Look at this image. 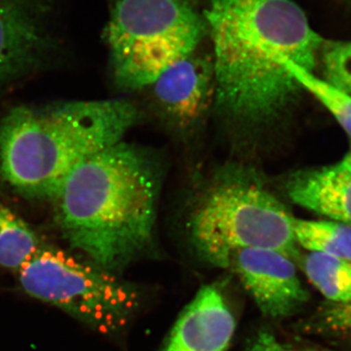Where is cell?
<instances>
[{
    "label": "cell",
    "mask_w": 351,
    "mask_h": 351,
    "mask_svg": "<svg viewBox=\"0 0 351 351\" xmlns=\"http://www.w3.org/2000/svg\"><path fill=\"white\" fill-rule=\"evenodd\" d=\"M205 21L219 112L247 129L276 121L302 89L285 63L313 73L324 39L293 0H211Z\"/></svg>",
    "instance_id": "cell-1"
},
{
    "label": "cell",
    "mask_w": 351,
    "mask_h": 351,
    "mask_svg": "<svg viewBox=\"0 0 351 351\" xmlns=\"http://www.w3.org/2000/svg\"><path fill=\"white\" fill-rule=\"evenodd\" d=\"M50 0H0V84L38 63L49 49Z\"/></svg>",
    "instance_id": "cell-8"
},
{
    "label": "cell",
    "mask_w": 351,
    "mask_h": 351,
    "mask_svg": "<svg viewBox=\"0 0 351 351\" xmlns=\"http://www.w3.org/2000/svg\"><path fill=\"white\" fill-rule=\"evenodd\" d=\"M206 21L186 0H117L106 39L120 86H152L171 64L195 52Z\"/></svg>",
    "instance_id": "cell-5"
},
{
    "label": "cell",
    "mask_w": 351,
    "mask_h": 351,
    "mask_svg": "<svg viewBox=\"0 0 351 351\" xmlns=\"http://www.w3.org/2000/svg\"><path fill=\"white\" fill-rule=\"evenodd\" d=\"M286 191L298 206L351 226V171L341 163L295 173Z\"/></svg>",
    "instance_id": "cell-11"
},
{
    "label": "cell",
    "mask_w": 351,
    "mask_h": 351,
    "mask_svg": "<svg viewBox=\"0 0 351 351\" xmlns=\"http://www.w3.org/2000/svg\"><path fill=\"white\" fill-rule=\"evenodd\" d=\"M43 247L34 230L0 204V267L18 272Z\"/></svg>",
    "instance_id": "cell-13"
},
{
    "label": "cell",
    "mask_w": 351,
    "mask_h": 351,
    "mask_svg": "<svg viewBox=\"0 0 351 351\" xmlns=\"http://www.w3.org/2000/svg\"><path fill=\"white\" fill-rule=\"evenodd\" d=\"M159 107L176 123L188 126L199 119L215 96L213 63L195 53L165 69L152 84Z\"/></svg>",
    "instance_id": "cell-10"
},
{
    "label": "cell",
    "mask_w": 351,
    "mask_h": 351,
    "mask_svg": "<svg viewBox=\"0 0 351 351\" xmlns=\"http://www.w3.org/2000/svg\"><path fill=\"white\" fill-rule=\"evenodd\" d=\"M319 59L325 80L351 95V40H324Z\"/></svg>",
    "instance_id": "cell-16"
},
{
    "label": "cell",
    "mask_w": 351,
    "mask_h": 351,
    "mask_svg": "<svg viewBox=\"0 0 351 351\" xmlns=\"http://www.w3.org/2000/svg\"><path fill=\"white\" fill-rule=\"evenodd\" d=\"M138 119L125 100L13 108L0 122V172L22 195L53 199L76 166L122 142Z\"/></svg>",
    "instance_id": "cell-3"
},
{
    "label": "cell",
    "mask_w": 351,
    "mask_h": 351,
    "mask_svg": "<svg viewBox=\"0 0 351 351\" xmlns=\"http://www.w3.org/2000/svg\"><path fill=\"white\" fill-rule=\"evenodd\" d=\"M294 232L302 248L351 262V226L334 221L295 219Z\"/></svg>",
    "instance_id": "cell-14"
},
{
    "label": "cell",
    "mask_w": 351,
    "mask_h": 351,
    "mask_svg": "<svg viewBox=\"0 0 351 351\" xmlns=\"http://www.w3.org/2000/svg\"><path fill=\"white\" fill-rule=\"evenodd\" d=\"M304 274L318 291L334 304L351 302V262L324 254L311 253L300 260Z\"/></svg>",
    "instance_id": "cell-12"
},
{
    "label": "cell",
    "mask_w": 351,
    "mask_h": 351,
    "mask_svg": "<svg viewBox=\"0 0 351 351\" xmlns=\"http://www.w3.org/2000/svg\"><path fill=\"white\" fill-rule=\"evenodd\" d=\"M341 165L345 166L346 169L351 171V149L350 152L343 159H341Z\"/></svg>",
    "instance_id": "cell-19"
},
{
    "label": "cell",
    "mask_w": 351,
    "mask_h": 351,
    "mask_svg": "<svg viewBox=\"0 0 351 351\" xmlns=\"http://www.w3.org/2000/svg\"><path fill=\"white\" fill-rule=\"evenodd\" d=\"M186 1L191 2V4H193V2H195V0H186Z\"/></svg>",
    "instance_id": "cell-20"
},
{
    "label": "cell",
    "mask_w": 351,
    "mask_h": 351,
    "mask_svg": "<svg viewBox=\"0 0 351 351\" xmlns=\"http://www.w3.org/2000/svg\"><path fill=\"white\" fill-rule=\"evenodd\" d=\"M295 217L250 173L233 171L215 180L189 217L191 243L204 262L228 269L244 249H270L300 262Z\"/></svg>",
    "instance_id": "cell-4"
},
{
    "label": "cell",
    "mask_w": 351,
    "mask_h": 351,
    "mask_svg": "<svg viewBox=\"0 0 351 351\" xmlns=\"http://www.w3.org/2000/svg\"><path fill=\"white\" fill-rule=\"evenodd\" d=\"M159 189L154 159L122 141L71 171L53 198L58 225L89 262L119 274L154 241Z\"/></svg>",
    "instance_id": "cell-2"
},
{
    "label": "cell",
    "mask_w": 351,
    "mask_h": 351,
    "mask_svg": "<svg viewBox=\"0 0 351 351\" xmlns=\"http://www.w3.org/2000/svg\"><path fill=\"white\" fill-rule=\"evenodd\" d=\"M285 66L300 87L313 94L351 138V95L292 62L285 63Z\"/></svg>",
    "instance_id": "cell-15"
},
{
    "label": "cell",
    "mask_w": 351,
    "mask_h": 351,
    "mask_svg": "<svg viewBox=\"0 0 351 351\" xmlns=\"http://www.w3.org/2000/svg\"><path fill=\"white\" fill-rule=\"evenodd\" d=\"M235 328L225 295L209 284L182 309L161 351H226Z\"/></svg>",
    "instance_id": "cell-9"
},
{
    "label": "cell",
    "mask_w": 351,
    "mask_h": 351,
    "mask_svg": "<svg viewBox=\"0 0 351 351\" xmlns=\"http://www.w3.org/2000/svg\"><path fill=\"white\" fill-rule=\"evenodd\" d=\"M319 322L328 331L351 332V302L328 307L321 313Z\"/></svg>",
    "instance_id": "cell-17"
},
{
    "label": "cell",
    "mask_w": 351,
    "mask_h": 351,
    "mask_svg": "<svg viewBox=\"0 0 351 351\" xmlns=\"http://www.w3.org/2000/svg\"><path fill=\"white\" fill-rule=\"evenodd\" d=\"M228 269L239 277L267 317H289L308 301V292L298 276L295 263L278 252L270 249L235 252Z\"/></svg>",
    "instance_id": "cell-7"
},
{
    "label": "cell",
    "mask_w": 351,
    "mask_h": 351,
    "mask_svg": "<svg viewBox=\"0 0 351 351\" xmlns=\"http://www.w3.org/2000/svg\"><path fill=\"white\" fill-rule=\"evenodd\" d=\"M249 351H300L282 345L271 332L263 330L258 332Z\"/></svg>",
    "instance_id": "cell-18"
},
{
    "label": "cell",
    "mask_w": 351,
    "mask_h": 351,
    "mask_svg": "<svg viewBox=\"0 0 351 351\" xmlns=\"http://www.w3.org/2000/svg\"><path fill=\"white\" fill-rule=\"evenodd\" d=\"M27 294L47 302L101 334L125 328L141 295L119 276L49 247H43L17 272Z\"/></svg>",
    "instance_id": "cell-6"
}]
</instances>
